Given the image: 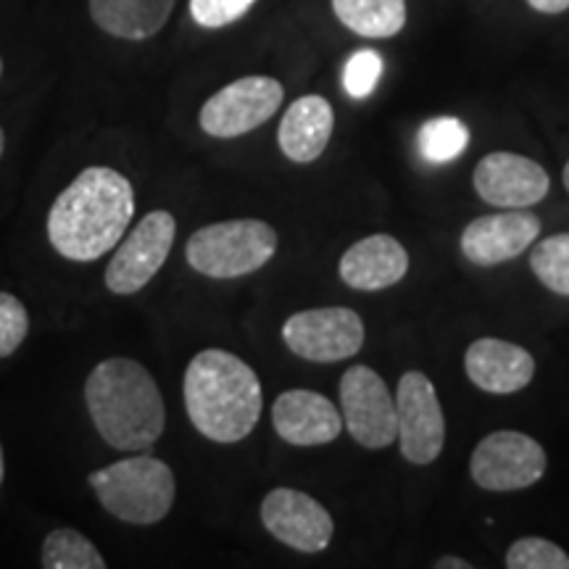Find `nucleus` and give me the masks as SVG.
Returning <instances> with one entry per match:
<instances>
[{"label":"nucleus","mask_w":569,"mask_h":569,"mask_svg":"<svg viewBox=\"0 0 569 569\" xmlns=\"http://www.w3.org/2000/svg\"><path fill=\"white\" fill-rule=\"evenodd\" d=\"M132 217V182L111 167H88L53 201L48 240L63 259L88 264L119 246Z\"/></svg>","instance_id":"obj_1"},{"label":"nucleus","mask_w":569,"mask_h":569,"mask_svg":"<svg viewBox=\"0 0 569 569\" xmlns=\"http://www.w3.org/2000/svg\"><path fill=\"white\" fill-rule=\"evenodd\" d=\"M184 409L190 422L213 443H240L259 425L261 382L240 356L206 348L184 369Z\"/></svg>","instance_id":"obj_2"},{"label":"nucleus","mask_w":569,"mask_h":569,"mask_svg":"<svg viewBox=\"0 0 569 569\" xmlns=\"http://www.w3.org/2000/svg\"><path fill=\"white\" fill-rule=\"evenodd\" d=\"M84 403L96 430L117 451H146L167 425V407L151 372L124 356L92 369L84 382Z\"/></svg>","instance_id":"obj_3"},{"label":"nucleus","mask_w":569,"mask_h":569,"mask_svg":"<svg viewBox=\"0 0 569 569\" xmlns=\"http://www.w3.org/2000/svg\"><path fill=\"white\" fill-rule=\"evenodd\" d=\"M88 482L101 507L130 525H156L174 507V472L156 457L119 459L92 472Z\"/></svg>","instance_id":"obj_4"},{"label":"nucleus","mask_w":569,"mask_h":569,"mask_svg":"<svg viewBox=\"0 0 569 569\" xmlns=\"http://www.w3.org/2000/svg\"><path fill=\"white\" fill-rule=\"evenodd\" d=\"M277 232L261 219L213 222L190 234L184 259L198 274L211 280H234L259 272L277 253Z\"/></svg>","instance_id":"obj_5"},{"label":"nucleus","mask_w":569,"mask_h":569,"mask_svg":"<svg viewBox=\"0 0 569 569\" xmlns=\"http://www.w3.org/2000/svg\"><path fill=\"white\" fill-rule=\"evenodd\" d=\"M396 440L403 459L432 465L446 446V417L438 390L425 372H403L396 388Z\"/></svg>","instance_id":"obj_6"},{"label":"nucleus","mask_w":569,"mask_h":569,"mask_svg":"<svg viewBox=\"0 0 569 569\" xmlns=\"http://www.w3.org/2000/svg\"><path fill=\"white\" fill-rule=\"evenodd\" d=\"M549 457L536 438L517 430H496L475 448L469 475L488 493L532 488L546 475Z\"/></svg>","instance_id":"obj_7"},{"label":"nucleus","mask_w":569,"mask_h":569,"mask_svg":"<svg viewBox=\"0 0 569 569\" xmlns=\"http://www.w3.org/2000/svg\"><path fill=\"white\" fill-rule=\"evenodd\" d=\"M282 98L284 90L274 77H240L213 92L198 113V122L209 138H240L267 124L280 111Z\"/></svg>","instance_id":"obj_8"},{"label":"nucleus","mask_w":569,"mask_h":569,"mask_svg":"<svg viewBox=\"0 0 569 569\" xmlns=\"http://www.w3.org/2000/svg\"><path fill=\"white\" fill-rule=\"evenodd\" d=\"M177 238V222L169 211H151L132 227L124 240H119L117 253L106 267V288L117 296L140 293L161 267L167 264Z\"/></svg>","instance_id":"obj_9"},{"label":"nucleus","mask_w":569,"mask_h":569,"mask_svg":"<svg viewBox=\"0 0 569 569\" xmlns=\"http://www.w3.org/2000/svg\"><path fill=\"white\" fill-rule=\"evenodd\" d=\"M365 338L367 330L361 317L343 306L298 311L282 325L284 346L315 365L351 359L365 348Z\"/></svg>","instance_id":"obj_10"},{"label":"nucleus","mask_w":569,"mask_h":569,"mask_svg":"<svg viewBox=\"0 0 569 569\" xmlns=\"http://www.w3.org/2000/svg\"><path fill=\"white\" fill-rule=\"evenodd\" d=\"M340 411L348 436L359 446L377 451L396 443V396L375 369H346L340 377Z\"/></svg>","instance_id":"obj_11"},{"label":"nucleus","mask_w":569,"mask_h":569,"mask_svg":"<svg viewBox=\"0 0 569 569\" xmlns=\"http://www.w3.org/2000/svg\"><path fill=\"white\" fill-rule=\"evenodd\" d=\"M261 522L269 536L301 553H322L336 536L330 511L317 498L293 488L269 490L261 503Z\"/></svg>","instance_id":"obj_12"},{"label":"nucleus","mask_w":569,"mask_h":569,"mask_svg":"<svg viewBox=\"0 0 569 569\" xmlns=\"http://www.w3.org/2000/svg\"><path fill=\"white\" fill-rule=\"evenodd\" d=\"M482 201L498 209H530L551 190L549 172L528 156L496 151L480 159L472 174Z\"/></svg>","instance_id":"obj_13"},{"label":"nucleus","mask_w":569,"mask_h":569,"mask_svg":"<svg viewBox=\"0 0 569 569\" xmlns=\"http://www.w3.org/2000/svg\"><path fill=\"white\" fill-rule=\"evenodd\" d=\"M540 234V219L528 209L488 213L461 232V253L478 267H498L522 256Z\"/></svg>","instance_id":"obj_14"},{"label":"nucleus","mask_w":569,"mask_h":569,"mask_svg":"<svg viewBox=\"0 0 569 569\" xmlns=\"http://www.w3.org/2000/svg\"><path fill=\"white\" fill-rule=\"evenodd\" d=\"M272 425L284 443L327 446L343 432V417L330 398L315 390H284L272 407Z\"/></svg>","instance_id":"obj_15"},{"label":"nucleus","mask_w":569,"mask_h":569,"mask_svg":"<svg viewBox=\"0 0 569 569\" xmlns=\"http://www.w3.org/2000/svg\"><path fill=\"white\" fill-rule=\"evenodd\" d=\"M465 372L480 390L511 396L525 390L536 377V359L528 348L498 338H480L467 348Z\"/></svg>","instance_id":"obj_16"},{"label":"nucleus","mask_w":569,"mask_h":569,"mask_svg":"<svg viewBox=\"0 0 569 569\" xmlns=\"http://www.w3.org/2000/svg\"><path fill=\"white\" fill-rule=\"evenodd\" d=\"M407 272L409 253L393 234H369V238L348 248L338 264L340 280L348 288L365 290V293L393 288L407 277Z\"/></svg>","instance_id":"obj_17"},{"label":"nucleus","mask_w":569,"mask_h":569,"mask_svg":"<svg viewBox=\"0 0 569 569\" xmlns=\"http://www.w3.org/2000/svg\"><path fill=\"white\" fill-rule=\"evenodd\" d=\"M332 130H336V111L322 96H301L284 111L277 146L284 159L293 163H311L327 151Z\"/></svg>","instance_id":"obj_18"},{"label":"nucleus","mask_w":569,"mask_h":569,"mask_svg":"<svg viewBox=\"0 0 569 569\" xmlns=\"http://www.w3.org/2000/svg\"><path fill=\"white\" fill-rule=\"evenodd\" d=\"M177 0H88L90 17L119 40H151L167 27Z\"/></svg>","instance_id":"obj_19"},{"label":"nucleus","mask_w":569,"mask_h":569,"mask_svg":"<svg viewBox=\"0 0 569 569\" xmlns=\"http://www.w3.org/2000/svg\"><path fill=\"white\" fill-rule=\"evenodd\" d=\"M336 19L359 38L388 40L407 27V0H332Z\"/></svg>","instance_id":"obj_20"},{"label":"nucleus","mask_w":569,"mask_h":569,"mask_svg":"<svg viewBox=\"0 0 569 569\" xmlns=\"http://www.w3.org/2000/svg\"><path fill=\"white\" fill-rule=\"evenodd\" d=\"M40 561L46 569H103L106 559L92 546L90 538L71 528L48 532L42 540Z\"/></svg>","instance_id":"obj_21"},{"label":"nucleus","mask_w":569,"mask_h":569,"mask_svg":"<svg viewBox=\"0 0 569 569\" xmlns=\"http://www.w3.org/2000/svg\"><path fill=\"white\" fill-rule=\"evenodd\" d=\"M469 146L467 124L457 117H436L422 124L417 134V148L425 161L430 163H448L459 159Z\"/></svg>","instance_id":"obj_22"},{"label":"nucleus","mask_w":569,"mask_h":569,"mask_svg":"<svg viewBox=\"0 0 569 569\" xmlns=\"http://www.w3.org/2000/svg\"><path fill=\"white\" fill-rule=\"evenodd\" d=\"M530 269L540 284L557 296H569V232L551 234L530 246Z\"/></svg>","instance_id":"obj_23"},{"label":"nucleus","mask_w":569,"mask_h":569,"mask_svg":"<svg viewBox=\"0 0 569 569\" xmlns=\"http://www.w3.org/2000/svg\"><path fill=\"white\" fill-rule=\"evenodd\" d=\"M509 569H569V553L546 538H519L507 551Z\"/></svg>","instance_id":"obj_24"},{"label":"nucleus","mask_w":569,"mask_h":569,"mask_svg":"<svg viewBox=\"0 0 569 569\" xmlns=\"http://www.w3.org/2000/svg\"><path fill=\"white\" fill-rule=\"evenodd\" d=\"M382 69H386V61L372 48H361V51L351 53V59L343 67V88L348 96L353 101H365V98L372 96L382 77Z\"/></svg>","instance_id":"obj_25"},{"label":"nucleus","mask_w":569,"mask_h":569,"mask_svg":"<svg viewBox=\"0 0 569 569\" xmlns=\"http://www.w3.org/2000/svg\"><path fill=\"white\" fill-rule=\"evenodd\" d=\"M30 332V315L17 296L0 293V359L17 353Z\"/></svg>","instance_id":"obj_26"},{"label":"nucleus","mask_w":569,"mask_h":569,"mask_svg":"<svg viewBox=\"0 0 569 569\" xmlns=\"http://www.w3.org/2000/svg\"><path fill=\"white\" fill-rule=\"evenodd\" d=\"M256 0H190V17L203 30H222L253 9Z\"/></svg>","instance_id":"obj_27"},{"label":"nucleus","mask_w":569,"mask_h":569,"mask_svg":"<svg viewBox=\"0 0 569 569\" xmlns=\"http://www.w3.org/2000/svg\"><path fill=\"white\" fill-rule=\"evenodd\" d=\"M528 6L538 13H549V17L569 11V0H528Z\"/></svg>","instance_id":"obj_28"},{"label":"nucleus","mask_w":569,"mask_h":569,"mask_svg":"<svg viewBox=\"0 0 569 569\" xmlns=\"http://www.w3.org/2000/svg\"><path fill=\"white\" fill-rule=\"evenodd\" d=\"M436 569H472L467 559H459V557H443L436 561Z\"/></svg>","instance_id":"obj_29"},{"label":"nucleus","mask_w":569,"mask_h":569,"mask_svg":"<svg viewBox=\"0 0 569 569\" xmlns=\"http://www.w3.org/2000/svg\"><path fill=\"white\" fill-rule=\"evenodd\" d=\"M3 472H6V465H3V448H0V486H3Z\"/></svg>","instance_id":"obj_30"},{"label":"nucleus","mask_w":569,"mask_h":569,"mask_svg":"<svg viewBox=\"0 0 569 569\" xmlns=\"http://www.w3.org/2000/svg\"><path fill=\"white\" fill-rule=\"evenodd\" d=\"M561 180H565V188L569 190V161H567V167H565V174H561Z\"/></svg>","instance_id":"obj_31"},{"label":"nucleus","mask_w":569,"mask_h":569,"mask_svg":"<svg viewBox=\"0 0 569 569\" xmlns=\"http://www.w3.org/2000/svg\"><path fill=\"white\" fill-rule=\"evenodd\" d=\"M3 148H6V134L0 130V156H3Z\"/></svg>","instance_id":"obj_32"},{"label":"nucleus","mask_w":569,"mask_h":569,"mask_svg":"<svg viewBox=\"0 0 569 569\" xmlns=\"http://www.w3.org/2000/svg\"><path fill=\"white\" fill-rule=\"evenodd\" d=\"M0 77H3V59H0Z\"/></svg>","instance_id":"obj_33"}]
</instances>
